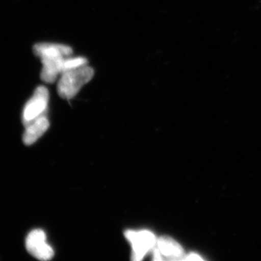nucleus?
Returning <instances> with one entry per match:
<instances>
[{
  "label": "nucleus",
  "instance_id": "20e7f679",
  "mask_svg": "<svg viewBox=\"0 0 261 261\" xmlns=\"http://www.w3.org/2000/svg\"><path fill=\"white\" fill-rule=\"evenodd\" d=\"M49 91L44 86H39L29 99L23 111V123L25 126L29 123L44 116L47 112L49 103Z\"/></svg>",
  "mask_w": 261,
  "mask_h": 261
},
{
  "label": "nucleus",
  "instance_id": "39448f33",
  "mask_svg": "<svg viewBox=\"0 0 261 261\" xmlns=\"http://www.w3.org/2000/svg\"><path fill=\"white\" fill-rule=\"evenodd\" d=\"M25 247L31 255L39 260H49L54 256V250L48 245L45 232L42 229H34L29 233Z\"/></svg>",
  "mask_w": 261,
  "mask_h": 261
},
{
  "label": "nucleus",
  "instance_id": "0eeeda50",
  "mask_svg": "<svg viewBox=\"0 0 261 261\" xmlns=\"http://www.w3.org/2000/svg\"><path fill=\"white\" fill-rule=\"evenodd\" d=\"M156 248L159 250L163 259L180 260L184 256V250L181 245L169 237L158 238Z\"/></svg>",
  "mask_w": 261,
  "mask_h": 261
},
{
  "label": "nucleus",
  "instance_id": "423d86ee",
  "mask_svg": "<svg viewBox=\"0 0 261 261\" xmlns=\"http://www.w3.org/2000/svg\"><path fill=\"white\" fill-rule=\"evenodd\" d=\"M49 121L46 115L39 117L25 126L23 140L27 145H32L37 142L48 129Z\"/></svg>",
  "mask_w": 261,
  "mask_h": 261
},
{
  "label": "nucleus",
  "instance_id": "6e6552de",
  "mask_svg": "<svg viewBox=\"0 0 261 261\" xmlns=\"http://www.w3.org/2000/svg\"><path fill=\"white\" fill-rule=\"evenodd\" d=\"M88 61L83 57L69 56L65 58L64 64H63V72L66 70L74 69V68H80L84 65H88Z\"/></svg>",
  "mask_w": 261,
  "mask_h": 261
},
{
  "label": "nucleus",
  "instance_id": "f257e3e1",
  "mask_svg": "<svg viewBox=\"0 0 261 261\" xmlns=\"http://www.w3.org/2000/svg\"><path fill=\"white\" fill-rule=\"evenodd\" d=\"M34 53L42 63L41 79L46 83H54L63 71L65 58L71 56L73 49L70 46L57 43H38Z\"/></svg>",
  "mask_w": 261,
  "mask_h": 261
},
{
  "label": "nucleus",
  "instance_id": "f03ea898",
  "mask_svg": "<svg viewBox=\"0 0 261 261\" xmlns=\"http://www.w3.org/2000/svg\"><path fill=\"white\" fill-rule=\"evenodd\" d=\"M94 69L88 65L66 70L60 75L58 83V92L60 97L70 99L80 92L85 84L94 76Z\"/></svg>",
  "mask_w": 261,
  "mask_h": 261
},
{
  "label": "nucleus",
  "instance_id": "1a4fd4ad",
  "mask_svg": "<svg viewBox=\"0 0 261 261\" xmlns=\"http://www.w3.org/2000/svg\"><path fill=\"white\" fill-rule=\"evenodd\" d=\"M185 260H202V257L200 256V255H197V254L195 253H191L190 255H187V257H185Z\"/></svg>",
  "mask_w": 261,
  "mask_h": 261
},
{
  "label": "nucleus",
  "instance_id": "7ed1b4c3",
  "mask_svg": "<svg viewBox=\"0 0 261 261\" xmlns=\"http://www.w3.org/2000/svg\"><path fill=\"white\" fill-rule=\"evenodd\" d=\"M124 235L132 247V260H142L157 245L158 238L149 230L128 229Z\"/></svg>",
  "mask_w": 261,
  "mask_h": 261
}]
</instances>
